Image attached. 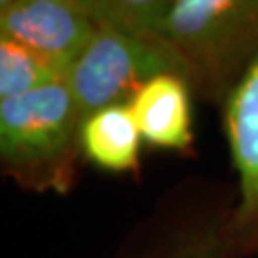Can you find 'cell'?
Listing matches in <instances>:
<instances>
[{"label": "cell", "instance_id": "4", "mask_svg": "<svg viewBox=\"0 0 258 258\" xmlns=\"http://www.w3.org/2000/svg\"><path fill=\"white\" fill-rule=\"evenodd\" d=\"M224 132L237 174L228 237L237 256H258V57L224 100Z\"/></svg>", "mask_w": 258, "mask_h": 258}, {"label": "cell", "instance_id": "1", "mask_svg": "<svg viewBox=\"0 0 258 258\" xmlns=\"http://www.w3.org/2000/svg\"><path fill=\"white\" fill-rule=\"evenodd\" d=\"M81 115L67 81L0 100V165L29 191L71 189L81 155Z\"/></svg>", "mask_w": 258, "mask_h": 258}, {"label": "cell", "instance_id": "8", "mask_svg": "<svg viewBox=\"0 0 258 258\" xmlns=\"http://www.w3.org/2000/svg\"><path fill=\"white\" fill-rule=\"evenodd\" d=\"M57 81H67V73L59 65L37 50L0 35V100L25 96Z\"/></svg>", "mask_w": 258, "mask_h": 258}, {"label": "cell", "instance_id": "7", "mask_svg": "<svg viewBox=\"0 0 258 258\" xmlns=\"http://www.w3.org/2000/svg\"><path fill=\"white\" fill-rule=\"evenodd\" d=\"M142 142V132L128 103L103 107L81 124V155L109 172L136 170Z\"/></svg>", "mask_w": 258, "mask_h": 258}, {"label": "cell", "instance_id": "3", "mask_svg": "<svg viewBox=\"0 0 258 258\" xmlns=\"http://www.w3.org/2000/svg\"><path fill=\"white\" fill-rule=\"evenodd\" d=\"M163 73L187 81L185 67L163 40L100 27L73 63L67 84L84 120L103 107L128 103L142 84Z\"/></svg>", "mask_w": 258, "mask_h": 258}, {"label": "cell", "instance_id": "9", "mask_svg": "<svg viewBox=\"0 0 258 258\" xmlns=\"http://www.w3.org/2000/svg\"><path fill=\"white\" fill-rule=\"evenodd\" d=\"M98 27L159 38L172 0H75ZM161 40V38H159Z\"/></svg>", "mask_w": 258, "mask_h": 258}, {"label": "cell", "instance_id": "6", "mask_svg": "<svg viewBox=\"0 0 258 258\" xmlns=\"http://www.w3.org/2000/svg\"><path fill=\"white\" fill-rule=\"evenodd\" d=\"M194 88L182 75L163 73L142 84L128 107L146 144L166 151L194 148Z\"/></svg>", "mask_w": 258, "mask_h": 258}, {"label": "cell", "instance_id": "5", "mask_svg": "<svg viewBox=\"0 0 258 258\" xmlns=\"http://www.w3.org/2000/svg\"><path fill=\"white\" fill-rule=\"evenodd\" d=\"M98 29L75 0H12L0 8V35L37 50L67 75Z\"/></svg>", "mask_w": 258, "mask_h": 258}, {"label": "cell", "instance_id": "11", "mask_svg": "<svg viewBox=\"0 0 258 258\" xmlns=\"http://www.w3.org/2000/svg\"><path fill=\"white\" fill-rule=\"evenodd\" d=\"M10 2H12V0H0V8H4V6L10 4Z\"/></svg>", "mask_w": 258, "mask_h": 258}, {"label": "cell", "instance_id": "10", "mask_svg": "<svg viewBox=\"0 0 258 258\" xmlns=\"http://www.w3.org/2000/svg\"><path fill=\"white\" fill-rule=\"evenodd\" d=\"M224 216L220 226L207 231H199L191 237L168 243L166 247L155 250L148 258H233L237 256L231 247Z\"/></svg>", "mask_w": 258, "mask_h": 258}, {"label": "cell", "instance_id": "2", "mask_svg": "<svg viewBox=\"0 0 258 258\" xmlns=\"http://www.w3.org/2000/svg\"><path fill=\"white\" fill-rule=\"evenodd\" d=\"M159 38L194 92L224 103L258 57V0H172Z\"/></svg>", "mask_w": 258, "mask_h": 258}]
</instances>
